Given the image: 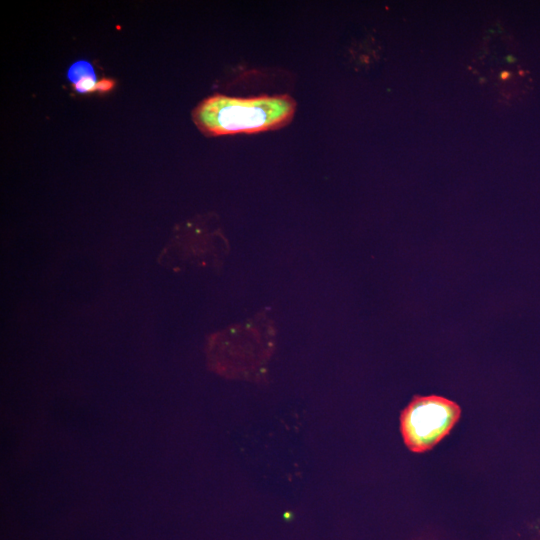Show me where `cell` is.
Listing matches in <instances>:
<instances>
[{"label": "cell", "instance_id": "6da1fadb", "mask_svg": "<svg viewBox=\"0 0 540 540\" xmlns=\"http://www.w3.org/2000/svg\"><path fill=\"white\" fill-rule=\"evenodd\" d=\"M296 100L289 94L232 97L214 94L192 111L196 127L206 136L256 134L278 130L294 118Z\"/></svg>", "mask_w": 540, "mask_h": 540}, {"label": "cell", "instance_id": "7a4b0ae2", "mask_svg": "<svg viewBox=\"0 0 540 540\" xmlns=\"http://www.w3.org/2000/svg\"><path fill=\"white\" fill-rule=\"evenodd\" d=\"M460 407L441 396H415L400 416L403 440L413 452L433 448L457 423Z\"/></svg>", "mask_w": 540, "mask_h": 540}, {"label": "cell", "instance_id": "3957f363", "mask_svg": "<svg viewBox=\"0 0 540 540\" xmlns=\"http://www.w3.org/2000/svg\"><path fill=\"white\" fill-rule=\"evenodd\" d=\"M228 251L229 244L219 230L184 228L164 247L158 262L179 271L191 266L219 269Z\"/></svg>", "mask_w": 540, "mask_h": 540}, {"label": "cell", "instance_id": "277c9868", "mask_svg": "<svg viewBox=\"0 0 540 540\" xmlns=\"http://www.w3.org/2000/svg\"><path fill=\"white\" fill-rule=\"evenodd\" d=\"M96 76L93 65L87 60L74 62L67 71V79L74 85L80 80Z\"/></svg>", "mask_w": 540, "mask_h": 540}, {"label": "cell", "instance_id": "5b68a950", "mask_svg": "<svg viewBox=\"0 0 540 540\" xmlns=\"http://www.w3.org/2000/svg\"><path fill=\"white\" fill-rule=\"evenodd\" d=\"M115 81L111 78H102L98 81L96 91L98 92H108L113 89Z\"/></svg>", "mask_w": 540, "mask_h": 540}]
</instances>
